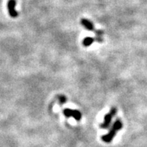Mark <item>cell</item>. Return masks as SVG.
Returning a JSON list of instances; mask_svg holds the SVG:
<instances>
[{"mask_svg": "<svg viewBox=\"0 0 147 147\" xmlns=\"http://www.w3.org/2000/svg\"><path fill=\"white\" fill-rule=\"evenodd\" d=\"M122 126H123V124H122V122L119 119H117L115 121V122L113 125L112 128L110 130V131L106 135H104L101 137V140L105 143H110L112 141L113 139L115 138V136L116 135V133L121 130L122 128Z\"/></svg>", "mask_w": 147, "mask_h": 147, "instance_id": "6da1fadb", "label": "cell"}, {"mask_svg": "<svg viewBox=\"0 0 147 147\" xmlns=\"http://www.w3.org/2000/svg\"><path fill=\"white\" fill-rule=\"evenodd\" d=\"M59 104L61 105H62L67 101V98H66V97L65 95H60V96H59Z\"/></svg>", "mask_w": 147, "mask_h": 147, "instance_id": "ba28073f", "label": "cell"}, {"mask_svg": "<svg viewBox=\"0 0 147 147\" xmlns=\"http://www.w3.org/2000/svg\"><path fill=\"white\" fill-rule=\"evenodd\" d=\"M80 23L82 24L83 27L86 28L87 30L89 31H95V26H94V24H93L92 22H91L90 20L87 19H82Z\"/></svg>", "mask_w": 147, "mask_h": 147, "instance_id": "5b68a950", "label": "cell"}, {"mask_svg": "<svg viewBox=\"0 0 147 147\" xmlns=\"http://www.w3.org/2000/svg\"><path fill=\"white\" fill-rule=\"evenodd\" d=\"M95 40L99 43L103 42V41H104V39H103V34H104V31H102V30H95Z\"/></svg>", "mask_w": 147, "mask_h": 147, "instance_id": "8992f818", "label": "cell"}, {"mask_svg": "<svg viewBox=\"0 0 147 147\" xmlns=\"http://www.w3.org/2000/svg\"><path fill=\"white\" fill-rule=\"evenodd\" d=\"M63 113L65 116V117L69 118V117H73L74 119L77 121L81 119L82 114L80 112L79 110H72V109L66 108L63 110Z\"/></svg>", "mask_w": 147, "mask_h": 147, "instance_id": "3957f363", "label": "cell"}, {"mask_svg": "<svg viewBox=\"0 0 147 147\" xmlns=\"http://www.w3.org/2000/svg\"><path fill=\"white\" fill-rule=\"evenodd\" d=\"M95 39L92 37H86L83 39V45L84 47H89L92 45V43L95 41Z\"/></svg>", "mask_w": 147, "mask_h": 147, "instance_id": "52a82bcc", "label": "cell"}, {"mask_svg": "<svg viewBox=\"0 0 147 147\" xmlns=\"http://www.w3.org/2000/svg\"><path fill=\"white\" fill-rule=\"evenodd\" d=\"M116 113H117V109L116 107H112L110 109V112L105 115L104 122H103L102 124L100 125V128L101 129H107L110 127V124H111L113 116H116Z\"/></svg>", "mask_w": 147, "mask_h": 147, "instance_id": "7a4b0ae2", "label": "cell"}, {"mask_svg": "<svg viewBox=\"0 0 147 147\" xmlns=\"http://www.w3.org/2000/svg\"><path fill=\"white\" fill-rule=\"evenodd\" d=\"M16 0H9L8 2V9L9 15L11 18H17L18 16V12L16 11Z\"/></svg>", "mask_w": 147, "mask_h": 147, "instance_id": "277c9868", "label": "cell"}]
</instances>
